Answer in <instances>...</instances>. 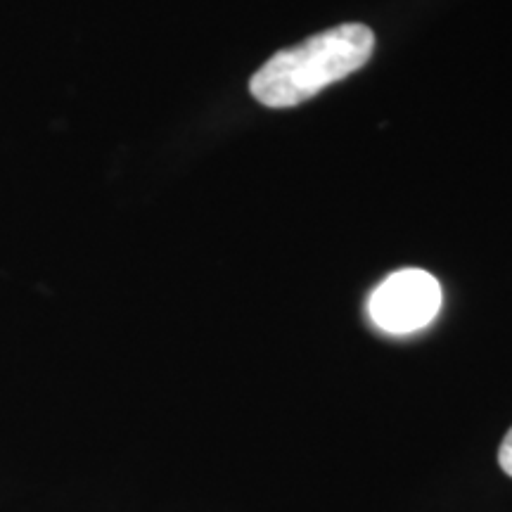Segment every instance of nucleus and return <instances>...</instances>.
Returning <instances> with one entry per match:
<instances>
[{"label":"nucleus","instance_id":"obj_1","mask_svg":"<svg viewBox=\"0 0 512 512\" xmlns=\"http://www.w3.org/2000/svg\"><path fill=\"white\" fill-rule=\"evenodd\" d=\"M375 34L366 24H339L275 53L249 81L261 105L297 107L323 88L347 79L370 60Z\"/></svg>","mask_w":512,"mask_h":512},{"label":"nucleus","instance_id":"obj_2","mask_svg":"<svg viewBox=\"0 0 512 512\" xmlns=\"http://www.w3.org/2000/svg\"><path fill=\"white\" fill-rule=\"evenodd\" d=\"M441 309V285L432 273L420 268H403L384 278L370 294L368 313L373 323L392 335L422 330L437 318Z\"/></svg>","mask_w":512,"mask_h":512},{"label":"nucleus","instance_id":"obj_3","mask_svg":"<svg viewBox=\"0 0 512 512\" xmlns=\"http://www.w3.org/2000/svg\"><path fill=\"white\" fill-rule=\"evenodd\" d=\"M498 465L505 475L512 477V430L505 434L501 448H498Z\"/></svg>","mask_w":512,"mask_h":512}]
</instances>
